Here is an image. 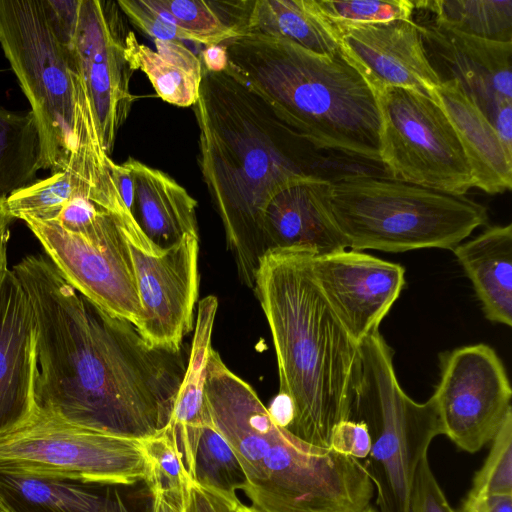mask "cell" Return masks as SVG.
I'll return each instance as SVG.
<instances>
[{"instance_id":"cell-1","label":"cell","mask_w":512,"mask_h":512,"mask_svg":"<svg viewBox=\"0 0 512 512\" xmlns=\"http://www.w3.org/2000/svg\"><path fill=\"white\" fill-rule=\"evenodd\" d=\"M12 271L35 313V408L105 434L153 435L180 386L177 353L149 345L134 324L78 293L46 254L28 255Z\"/></svg>"},{"instance_id":"cell-2","label":"cell","mask_w":512,"mask_h":512,"mask_svg":"<svg viewBox=\"0 0 512 512\" xmlns=\"http://www.w3.org/2000/svg\"><path fill=\"white\" fill-rule=\"evenodd\" d=\"M193 108L203 179L238 277L254 288L260 259L268 251L263 229L267 204L296 181L324 176L322 158L259 96L225 71L203 68Z\"/></svg>"},{"instance_id":"cell-3","label":"cell","mask_w":512,"mask_h":512,"mask_svg":"<svg viewBox=\"0 0 512 512\" xmlns=\"http://www.w3.org/2000/svg\"><path fill=\"white\" fill-rule=\"evenodd\" d=\"M313 255L303 248L268 250L260 259L253 289L275 348L279 395L293 410L286 430L328 448L333 428L350 419L359 345L317 285Z\"/></svg>"},{"instance_id":"cell-4","label":"cell","mask_w":512,"mask_h":512,"mask_svg":"<svg viewBox=\"0 0 512 512\" xmlns=\"http://www.w3.org/2000/svg\"><path fill=\"white\" fill-rule=\"evenodd\" d=\"M210 420L239 460L257 512H362L374 485L360 460L302 441L272 418L254 389L211 350L204 383Z\"/></svg>"},{"instance_id":"cell-5","label":"cell","mask_w":512,"mask_h":512,"mask_svg":"<svg viewBox=\"0 0 512 512\" xmlns=\"http://www.w3.org/2000/svg\"><path fill=\"white\" fill-rule=\"evenodd\" d=\"M222 44L224 71L315 150L380 163L374 92L340 50L320 55L259 34L239 35Z\"/></svg>"},{"instance_id":"cell-6","label":"cell","mask_w":512,"mask_h":512,"mask_svg":"<svg viewBox=\"0 0 512 512\" xmlns=\"http://www.w3.org/2000/svg\"><path fill=\"white\" fill-rule=\"evenodd\" d=\"M329 205L355 251L453 250L488 221L486 207L465 196L360 171L330 179Z\"/></svg>"},{"instance_id":"cell-7","label":"cell","mask_w":512,"mask_h":512,"mask_svg":"<svg viewBox=\"0 0 512 512\" xmlns=\"http://www.w3.org/2000/svg\"><path fill=\"white\" fill-rule=\"evenodd\" d=\"M392 355L379 329L359 344L350 419L362 421L371 438L363 465L378 511L407 512L417 467L442 426L432 397L418 403L403 391Z\"/></svg>"},{"instance_id":"cell-8","label":"cell","mask_w":512,"mask_h":512,"mask_svg":"<svg viewBox=\"0 0 512 512\" xmlns=\"http://www.w3.org/2000/svg\"><path fill=\"white\" fill-rule=\"evenodd\" d=\"M0 44L30 103L42 169L61 171L75 147L74 70L44 0H0Z\"/></svg>"},{"instance_id":"cell-9","label":"cell","mask_w":512,"mask_h":512,"mask_svg":"<svg viewBox=\"0 0 512 512\" xmlns=\"http://www.w3.org/2000/svg\"><path fill=\"white\" fill-rule=\"evenodd\" d=\"M140 440L76 427L35 408L22 426L0 435V473L84 483L147 480Z\"/></svg>"},{"instance_id":"cell-10","label":"cell","mask_w":512,"mask_h":512,"mask_svg":"<svg viewBox=\"0 0 512 512\" xmlns=\"http://www.w3.org/2000/svg\"><path fill=\"white\" fill-rule=\"evenodd\" d=\"M374 95L380 163L389 177L459 196L475 188L456 131L437 102L402 87Z\"/></svg>"},{"instance_id":"cell-11","label":"cell","mask_w":512,"mask_h":512,"mask_svg":"<svg viewBox=\"0 0 512 512\" xmlns=\"http://www.w3.org/2000/svg\"><path fill=\"white\" fill-rule=\"evenodd\" d=\"M66 281L92 303L135 326L141 316L134 264L124 230L131 213L101 210L73 233L56 220H23Z\"/></svg>"},{"instance_id":"cell-12","label":"cell","mask_w":512,"mask_h":512,"mask_svg":"<svg viewBox=\"0 0 512 512\" xmlns=\"http://www.w3.org/2000/svg\"><path fill=\"white\" fill-rule=\"evenodd\" d=\"M125 18L116 1L80 0L76 24L65 45L109 156L135 100L130 91L134 70L124 53L129 32Z\"/></svg>"},{"instance_id":"cell-13","label":"cell","mask_w":512,"mask_h":512,"mask_svg":"<svg viewBox=\"0 0 512 512\" xmlns=\"http://www.w3.org/2000/svg\"><path fill=\"white\" fill-rule=\"evenodd\" d=\"M439 383L431 396L447 436L475 453L491 442L512 411V390L497 353L479 343L440 356Z\"/></svg>"},{"instance_id":"cell-14","label":"cell","mask_w":512,"mask_h":512,"mask_svg":"<svg viewBox=\"0 0 512 512\" xmlns=\"http://www.w3.org/2000/svg\"><path fill=\"white\" fill-rule=\"evenodd\" d=\"M417 24L431 65L440 64L442 81L460 83L512 152V42L466 35L430 20Z\"/></svg>"},{"instance_id":"cell-15","label":"cell","mask_w":512,"mask_h":512,"mask_svg":"<svg viewBox=\"0 0 512 512\" xmlns=\"http://www.w3.org/2000/svg\"><path fill=\"white\" fill-rule=\"evenodd\" d=\"M128 244L142 308L136 328L149 345L178 351L193 327L199 286L198 237L187 236L158 253Z\"/></svg>"},{"instance_id":"cell-16","label":"cell","mask_w":512,"mask_h":512,"mask_svg":"<svg viewBox=\"0 0 512 512\" xmlns=\"http://www.w3.org/2000/svg\"><path fill=\"white\" fill-rule=\"evenodd\" d=\"M311 270L326 301L357 345L379 329L405 285L402 265L355 250L313 255Z\"/></svg>"},{"instance_id":"cell-17","label":"cell","mask_w":512,"mask_h":512,"mask_svg":"<svg viewBox=\"0 0 512 512\" xmlns=\"http://www.w3.org/2000/svg\"><path fill=\"white\" fill-rule=\"evenodd\" d=\"M75 147L67 166L36 180L5 199L12 218L55 220L62 208L77 196H86L99 206L124 213V204L113 176V160L104 151L94 117L80 114L74 127Z\"/></svg>"},{"instance_id":"cell-18","label":"cell","mask_w":512,"mask_h":512,"mask_svg":"<svg viewBox=\"0 0 512 512\" xmlns=\"http://www.w3.org/2000/svg\"><path fill=\"white\" fill-rule=\"evenodd\" d=\"M333 25L340 52L373 92L402 87L436 102L441 80L429 61L414 19Z\"/></svg>"},{"instance_id":"cell-19","label":"cell","mask_w":512,"mask_h":512,"mask_svg":"<svg viewBox=\"0 0 512 512\" xmlns=\"http://www.w3.org/2000/svg\"><path fill=\"white\" fill-rule=\"evenodd\" d=\"M37 372L34 309L22 283L5 265L0 271V435L34 414Z\"/></svg>"},{"instance_id":"cell-20","label":"cell","mask_w":512,"mask_h":512,"mask_svg":"<svg viewBox=\"0 0 512 512\" xmlns=\"http://www.w3.org/2000/svg\"><path fill=\"white\" fill-rule=\"evenodd\" d=\"M330 179L309 176L272 197L263 218L267 250L303 248L320 256L347 248L330 210Z\"/></svg>"},{"instance_id":"cell-21","label":"cell","mask_w":512,"mask_h":512,"mask_svg":"<svg viewBox=\"0 0 512 512\" xmlns=\"http://www.w3.org/2000/svg\"><path fill=\"white\" fill-rule=\"evenodd\" d=\"M123 164L134 181L129 211L155 249L164 251L187 236L198 237L197 201L184 187L167 173L133 157H128Z\"/></svg>"},{"instance_id":"cell-22","label":"cell","mask_w":512,"mask_h":512,"mask_svg":"<svg viewBox=\"0 0 512 512\" xmlns=\"http://www.w3.org/2000/svg\"><path fill=\"white\" fill-rule=\"evenodd\" d=\"M436 102L445 112L470 165L475 188L488 194L509 191L512 186V152L485 115L455 79L441 82Z\"/></svg>"},{"instance_id":"cell-23","label":"cell","mask_w":512,"mask_h":512,"mask_svg":"<svg viewBox=\"0 0 512 512\" xmlns=\"http://www.w3.org/2000/svg\"><path fill=\"white\" fill-rule=\"evenodd\" d=\"M453 253L470 279L485 317L512 325V225L488 227Z\"/></svg>"},{"instance_id":"cell-24","label":"cell","mask_w":512,"mask_h":512,"mask_svg":"<svg viewBox=\"0 0 512 512\" xmlns=\"http://www.w3.org/2000/svg\"><path fill=\"white\" fill-rule=\"evenodd\" d=\"M153 41L156 50L139 42L132 31L127 33L124 53L130 67L142 71L165 102L179 107L193 106L203 76L200 57L181 40Z\"/></svg>"},{"instance_id":"cell-25","label":"cell","mask_w":512,"mask_h":512,"mask_svg":"<svg viewBox=\"0 0 512 512\" xmlns=\"http://www.w3.org/2000/svg\"><path fill=\"white\" fill-rule=\"evenodd\" d=\"M243 34L287 40L326 56L340 50L336 29L317 0H251Z\"/></svg>"},{"instance_id":"cell-26","label":"cell","mask_w":512,"mask_h":512,"mask_svg":"<svg viewBox=\"0 0 512 512\" xmlns=\"http://www.w3.org/2000/svg\"><path fill=\"white\" fill-rule=\"evenodd\" d=\"M105 483L0 473L2 512H94Z\"/></svg>"},{"instance_id":"cell-27","label":"cell","mask_w":512,"mask_h":512,"mask_svg":"<svg viewBox=\"0 0 512 512\" xmlns=\"http://www.w3.org/2000/svg\"><path fill=\"white\" fill-rule=\"evenodd\" d=\"M218 308L217 298L209 295L198 304L196 329L168 428L178 440L189 437L196 428L211 423L204 397L206 368L212 348L211 336Z\"/></svg>"},{"instance_id":"cell-28","label":"cell","mask_w":512,"mask_h":512,"mask_svg":"<svg viewBox=\"0 0 512 512\" xmlns=\"http://www.w3.org/2000/svg\"><path fill=\"white\" fill-rule=\"evenodd\" d=\"M40 169V138L31 110L0 107V199L34 183Z\"/></svg>"},{"instance_id":"cell-29","label":"cell","mask_w":512,"mask_h":512,"mask_svg":"<svg viewBox=\"0 0 512 512\" xmlns=\"http://www.w3.org/2000/svg\"><path fill=\"white\" fill-rule=\"evenodd\" d=\"M178 29L182 41L207 46L222 44L239 35L245 2L205 0H156Z\"/></svg>"},{"instance_id":"cell-30","label":"cell","mask_w":512,"mask_h":512,"mask_svg":"<svg viewBox=\"0 0 512 512\" xmlns=\"http://www.w3.org/2000/svg\"><path fill=\"white\" fill-rule=\"evenodd\" d=\"M415 10L457 32L496 42H512V0H420Z\"/></svg>"},{"instance_id":"cell-31","label":"cell","mask_w":512,"mask_h":512,"mask_svg":"<svg viewBox=\"0 0 512 512\" xmlns=\"http://www.w3.org/2000/svg\"><path fill=\"white\" fill-rule=\"evenodd\" d=\"M188 473L195 484L221 497L234 509L241 504L236 491L247 487L245 472L212 423L199 428Z\"/></svg>"},{"instance_id":"cell-32","label":"cell","mask_w":512,"mask_h":512,"mask_svg":"<svg viewBox=\"0 0 512 512\" xmlns=\"http://www.w3.org/2000/svg\"><path fill=\"white\" fill-rule=\"evenodd\" d=\"M140 441L148 461L147 481L153 494L183 509L192 479L173 432L166 428Z\"/></svg>"},{"instance_id":"cell-33","label":"cell","mask_w":512,"mask_h":512,"mask_svg":"<svg viewBox=\"0 0 512 512\" xmlns=\"http://www.w3.org/2000/svg\"><path fill=\"white\" fill-rule=\"evenodd\" d=\"M491 442L490 451L475 473L466 497L512 495V411Z\"/></svg>"},{"instance_id":"cell-34","label":"cell","mask_w":512,"mask_h":512,"mask_svg":"<svg viewBox=\"0 0 512 512\" xmlns=\"http://www.w3.org/2000/svg\"><path fill=\"white\" fill-rule=\"evenodd\" d=\"M324 16L332 23L366 24L393 20H413L412 0H317Z\"/></svg>"},{"instance_id":"cell-35","label":"cell","mask_w":512,"mask_h":512,"mask_svg":"<svg viewBox=\"0 0 512 512\" xmlns=\"http://www.w3.org/2000/svg\"><path fill=\"white\" fill-rule=\"evenodd\" d=\"M125 17L153 40H181L175 25L154 0H117Z\"/></svg>"},{"instance_id":"cell-36","label":"cell","mask_w":512,"mask_h":512,"mask_svg":"<svg viewBox=\"0 0 512 512\" xmlns=\"http://www.w3.org/2000/svg\"><path fill=\"white\" fill-rule=\"evenodd\" d=\"M407 512H457L448 502L427 457L417 467Z\"/></svg>"},{"instance_id":"cell-37","label":"cell","mask_w":512,"mask_h":512,"mask_svg":"<svg viewBox=\"0 0 512 512\" xmlns=\"http://www.w3.org/2000/svg\"><path fill=\"white\" fill-rule=\"evenodd\" d=\"M328 448L357 460L366 459L371 450V438L366 425L353 419L338 423L331 432Z\"/></svg>"},{"instance_id":"cell-38","label":"cell","mask_w":512,"mask_h":512,"mask_svg":"<svg viewBox=\"0 0 512 512\" xmlns=\"http://www.w3.org/2000/svg\"><path fill=\"white\" fill-rule=\"evenodd\" d=\"M228 502L193 481L189 486L183 506L184 512H235Z\"/></svg>"},{"instance_id":"cell-39","label":"cell","mask_w":512,"mask_h":512,"mask_svg":"<svg viewBox=\"0 0 512 512\" xmlns=\"http://www.w3.org/2000/svg\"><path fill=\"white\" fill-rule=\"evenodd\" d=\"M459 512H512V495L466 497Z\"/></svg>"},{"instance_id":"cell-40","label":"cell","mask_w":512,"mask_h":512,"mask_svg":"<svg viewBox=\"0 0 512 512\" xmlns=\"http://www.w3.org/2000/svg\"><path fill=\"white\" fill-rule=\"evenodd\" d=\"M113 176L119 195L124 204L130 209L134 197V181L130 170L123 164L113 163Z\"/></svg>"},{"instance_id":"cell-41","label":"cell","mask_w":512,"mask_h":512,"mask_svg":"<svg viewBox=\"0 0 512 512\" xmlns=\"http://www.w3.org/2000/svg\"><path fill=\"white\" fill-rule=\"evenodd\" d=\"M226 50L223 44L207 46L201 53V63L209 71H224L226 67Z\"/></svg>"},{"instance_id":"cell-42","label":"cell","mask_w":512,"mask_h":512,"mask_svg":"<svg viewBox=\"0 0 512 512\" xmlns=\"http://www.w3.org/2000/svg\"><path fill=\"white\" fill-rule=\"evenodd\" d=\"M12 219L5 207V199H0V271L7 265V242Z\"/></svg>"},{"instance_id":"cell-43","label":"cell","mask_w":512,"mask_h":512,"mask_svg":"<svg viewBox=\"0 0 512 512\" xmlns=\"http://www.w3.org/2000/svg\"><path fill=\"white\" fill-rule=\"evenodd\" d=\"M152 512H184L160 495H154Z\"/></svg>"},{"instance_id":"cell-44","label":"cell","mask_w":512,"mask_h":512,"mask_svg":"<svg viewBox=\"0 0 512 512\" xmlns=\"http://www.w3.org/2000/svg\"><path fill=\"white\" fill-rule=\"evenodd\" d=\"M235 512H257V511H255L252 507L245 506L244 504L241 503L236 508Z\"/></svg>"},{"instance_id":"cell-45","label":"cell","mask_w":512,"mask_h":512,"mask_svg":"<svg viewBox=\"0 0 512 512\" xmlns=\"http://www.w3.org/2000/svg\"><path fill=\"white\" fill-rule=\"evenodd\" d=\"M362 512H379L378 510H376L374 507L372 506H368L365 510H363Z\"/></svg>"},{"instance_id":"cell-46","label":"cell","mask_w":512,"mask_h":512,"mask_svg":"<svg viewBox=\"0 0 512 512\" xmlns=\"http://www.w3.org/2000/svg\"><path fill=\"white\" fill-rule=\"evenodd\" d=\"M0 512H2V510H1V506H0Z\"/></svg>"}]
</instances>
